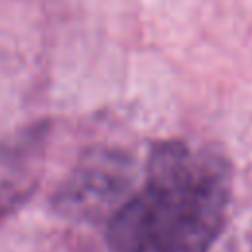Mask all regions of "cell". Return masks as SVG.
I'll use <instances>...</instances> for the list:
<instances>
[{
    "mask_svg": "<svg viewBox=\"0 0 252 252\" xmlns=\"http://www.w3.org/2000/svg\"><path fill=\"white\" fill-rule=\"evenodd\" d=\"M230 159L205 144H152L142 179L106 217L108 252H209L232 199Z\"/></svg>",
    "mask_w": 252,
    "mask_h": 252,
    "instance_id": "1",
    "label": "cell"
},
{
    "mask_svg": "<svg viewBox=\"0 0 252 252\" xmlns=\"http://www.w3.org/2000/svg\"><path fill=\"white\" fill-rule=\"evenodd\" d=\"M47 124H32L0 142V215L18 209L35 189L45 154Z\"/></svg>",
    "mask_w": 252,
    "mask_h": 252,
    "instance_id": "2",
    "label": "cell"
}]
</instances>
